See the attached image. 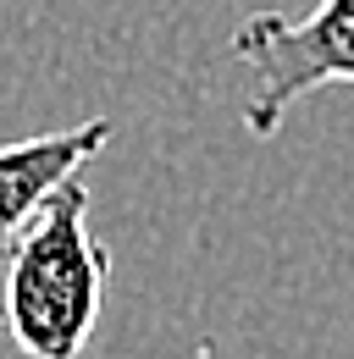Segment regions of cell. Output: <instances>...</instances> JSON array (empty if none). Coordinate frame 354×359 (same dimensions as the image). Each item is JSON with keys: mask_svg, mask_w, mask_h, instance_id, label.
<instances>
[{"mask_svg": "<svg viewBox=\"0 0 354 359\" xmlns=\"http://www.w3.org/2000/svg\"><path fill=\"white\" fill-rule=\"evenodd\" d=\"M105 144H111V122L105 116H94L84 128L0 144V249H11L22 238V226L34 222L67 182H78V172Z\"/></svg>", "mask_w": 354, "mask_h": 359, "instance_id": "obj_3", "label": "cell"}, {"mask_svg": "<svg viewBox=\"0 0 354 359\" xmlns=\"http://www.w3.org/2000/svg\"><path fill=\"white\" fill-rule=\"evenodd\" d=\"M111 249L88 232V188L67 182L6 249L0 320L28 359H84L105 310Z\"/></svg>", "mask_w": 354, "mask_h": 359, "instance_id": "obj_1", "label": "cell"}, {"mask_svg": "<svg viewBox=\"0 0 354 359\" xmlns=\"http://www.w3.org/2000/svg\"><path fill=\"white\" fill-rule=\"evenodd\" d=\"M232 55L249 67L244 128L255 138H271L282 116L315 89H354V0H321L305 17L249 11L232 28Z\"/></svg>", "mask_w": 354, "mask_h": 359, "instance_id": "obj_2", "label": "cell"}]
</instances>
